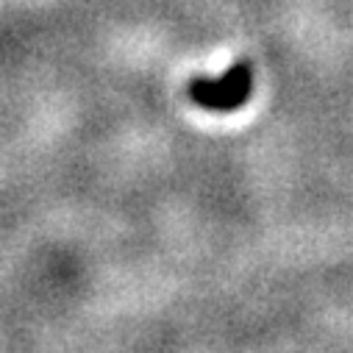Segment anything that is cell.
<instances>
[{
    "label": "cell",
    "mask_w": 353,
    "mask_h": 353,
    "mask_svg": "<svg viewBox=\"0 0 353 353\" xmlns=\"http://www.w3.org/2000/svg\"><path fill=\"white\" fill-rule=\"evenodd\" d=\"M253 95V70L248 61H236L220 78H195L190 83V98L209 112H236Z\"/></svg>",
    "instance_id": "6da1fadb"
}]
</instances>
